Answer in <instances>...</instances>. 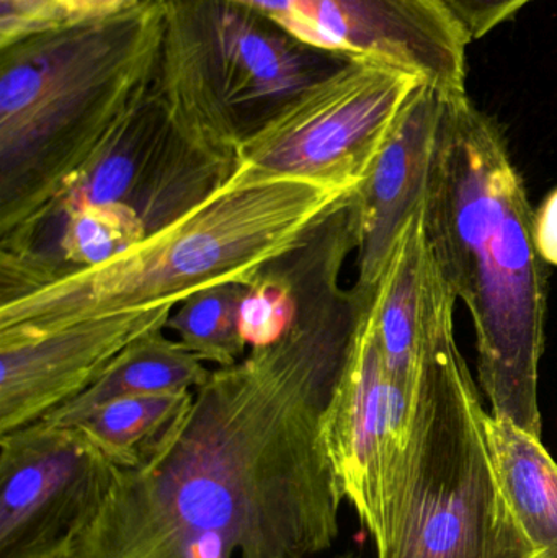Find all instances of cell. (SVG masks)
Wrapping results in <instances>:
<instances>
[{
	"label": "cell",
	"instance_id": "obj_1",
	"mask_svg": "<svg viewBox=\"0 0 557 558\" xmlns=\"http://www.w3.org/2000/svg\"><path fill=\"white\" fill-rule=\"evenodd\" d=\"M356 327L336 286L301 292L294 327L211 371L156 454L118 471L49 558H314L343 498L323 413Z\"/></svg>",
	"mask_w": 557,
	"mask_h": 558
},
{
	"label": "cell",
	"instance_id": "obj_2",
	"mask_svg": "<svg viewBox=\"0 0 557 558\" xmlns=\"http://www.w3.org/2000/svg\"><path fill=\"white\" fill-rule=\"evenodd\" d=\"M353 195L238 163L208 195L108 264L52 267L36 254L3 260L0 341L173 308L219 284H251L304 247Z\"/></svg>",
	"mask_w": 557,
	"mask_h": 558
},
{
	"label": "cell",
	"instance_id": "obj_3",
	"mask_svg": "<svg viewBox=\"0 0 557 558\" xmlns=\"http://www.w3.org/2000/svg\"><path fill=\"white\" fill-rule=\"evenodd\" d=\"M422 213L438 265L473 317L493 415L542 438L548 284L535 213L502 133L467 90L445 97Z\"/></svg>",
	"mask_w": 557,
	"mask_h": 558
},
{
	"label": "cell",
	"instance_id": "obj_4",
	"mask_svg": "<svg viewBox=\"0 0 557 558\" xmlns=\"http://www.w3.org/2000/svg\"><path fill=\"white\" fill-rule=\"evenodd\" d=\"M166 0L0 46L2 252L32 251L88 154L156 78Z\"/></svg>",
	"mask_w": 557,
	"mask_h": 558
},
{
	"label": "cell",
	"instance_id": "obj_5",
	"mask_svg": "<svg viewBox=\"0 0 557 558\" xmlns=\"http://www.w3.org/2000/svg\"><path fill=\"white\" fill-rule=\"evenodd\" d=\"M448 305L422 356L401 485L378 558H530L535 549L504 497L487 412L455 340Z\"/></svg>",
	"mask_w": 557,
	"mask_h": 558
},
{
	"label": "cell",
	"instance_id": "obj_6",
	"mask_svg": "<svg viewBox=\"0 0 557 558\" xmlns=\"http://www.w3.org/2000/svg\"><path fill=\"white\" fill-rule=\"evenodd\" d=\"M352 61L231 0H166L154 88L180 140L225 179L244 137Z\"/></svg>",
	"mask_w": 557,
	"mask_h": 558
},
{
	"label": "cell",
	"instance_id": "obj_7",
	"mask_svg": "<svg viewBox=\"0 0 557 558\" xmlns=\"http://www.w3.org/2000/svg\"><path fill=\"white\" fill-rule=\"evenodd\" d=\"M419 84L405 72L356 59L244 137L238 163L353 195Z\"/></svg>",
	"mask_w": 557,
	"mask_h": 558
},
{
	"label": "cell",
	"instance_id": "obj_8",
	"mask_svg": "<svg viewBox=\"0 0 557 558\" xmlns=\"http://www.w3.org/2000/svg\"><path fill=\"white\" fill-rule=\"evenodd\" d=\"M375 298V295H373ZM365 305L323 413V439L343 498L378 541L401 485L415 392L389 374Z\"/></svg>",
	"mask_w": 557,
	"mask_h": 558
},
{
	"label": "cell",
	"instance_id": "obj_9",
	"mask_svg": "<svg viewBox=\"0 0 557 558\" xmlns=\"http://www.w3.org/2000/svg\"><path fill=\"white\" fill-rule=\"evenodd\" d=\"M326 51L467 90V36L440 0H231Z\"/></svg>",
	"mask_w": 557,
	"mask_h": 558
},
{
	"label": "cell",
	"instance_id": "obj_10",
	"mask_svg": "<svg viewBox=\"0 0 557 558\" xmlns=\"http://www.w3.org/2000/svg\"><path fill=\"white\" fill-rule=\"evenodd\" d=\"M120 469L75 429L35 422L0 435V558H49Z\"/></svg>",
	"mask_w": 557,
	"mask_h": 558
},
{
	"label": "cell",
	"instance_id": "obj_11",
	"mask_svg": "<svg viewBox=\"0 0 557 558\" xmlns=\"http://www.w3.org/2000/svg\"><path fill=\"white\" fill-rule=\"evenodd\" d=\"M172 312L108 315L45 337L0 341V435L38 422L87 390L130 344L166 328Z\"/></svg>",
	"mask_w": 557,
	"mask_h": 558
},
{
	"label": "cell",
	"instance_id": "obj_12",
	"mask_svg": "<svg viewBox=\"0 0 557 558\" xmlns=\"http://www.w3.org/2000/svg\"><path fill=\"white\" fill-rule=\"evenodd\" d=\"M447 92L424 82L415 85L353 195L359 235L355 289L363 294H375L399 238L424 203Z\"/></svg>",
	"mask_w": 557,
	"mask_h": 558
},
{
	"label": "cell",
	"instance_id": "obj_13",
	"mask_svg": "<svg viewBox=\"0 0 557 558\" xmlns=\"http://www.w3.org/2000/svg\"><path fill=\"white\" fill-rule=\"evenodd\" d=\"M457 299L435 257L421 206L399 238L372 304L386 367L411 392L417 390L432 330Z\"/></svg>",
	"mask_w": 557,
	"mask_h": 558
},
{
	"label": "cell",
	"instance_id": "obj_14",
	"mask_svg": "<svg viewBox=\"0 0 557 558\" xmlns=\"http://www.w3.org/2000/svg\"><path fill=\"white\" fill-rule=\"evenodd\" d=\"M164 330L159 328L134 341L97 383L38 422L51 428H74L111 400L195 390L202 386L211 371L179 341L166 337Z\"/></svg>",
	"mask_w": 557,
	"mask_h": 558
},
{
	"label": "cell",
	"instance_id": "obj_15",
	"mask_svg": "<svg viewBox=\"0 0 557 558\" xmlns=\"http://www.w3.org/2000/svg\"><path fill=\"white\" fill-rule=\"evenodd\" d=\"M486 436L504 497L535 553L557 558V464L542 438L486 416Z\"/></svg>",
	"mask_w": 557,
	"mask_h": 558
},
{
	"label": "cell",
	"instance_id": "obj_16",
	"mask_svg": "<svg viewBox=\"0 0 557 558\" xmlns=\"http://www.w3.org/2000/svg\"><path fill=\"white\" fill-rule=\"evenodd\" d=\"M195 390L121 397L105 403L74 428L121 471L146 464L162 446Z\"/></svg>",
	"mask_w": 557,
	"mask_h": 558
},
{
	"label": "cell",
	"instance_id": "obj_17",
	"mask_svg": "<svg viewBox=\"0 0 557 558\" xmlns=\"http://www.w3.org/2000/svg\"><path fill=\"white\" fill-rule=\"evenodd\" d=\"M247 286L229 282L195 292L170 314L166 330L198 360L219 367L239 363L247 348L239 330V307Z\"/></svg>",
	"mask_w": 557,
	"mask_h": 558
},
{
	"label": "cell",
	"instance_id": "obj_18",
	"mask_svg": "<svg viewBox=\"0 0 557 558\" xmlns=\"http://www.w3.org/2000/svg\"><path fill=\"white\" fill-rule=\"evenodd\" d=\"M147 234L146 222L128 203L85 206L65 216L62 257L75 268L98 267L126 254Z\"/></svg>",
	"mask_w": 557,
	"mask_h": 558
},
{
	"label": "cell",
	"instance_id": "obj_19",
	"mask_svg": "<svg viewBox=\"0 0 557 558\" xmlns=\"http://www.w3.org/2000/svg\"><path fill=\"white\" fill-rule=\"evenodd\" d=\"M290 270L277 262L245 289L239 307V330L252 350L280 341L296 324L301 311L300 282L294 254Z\"/></svg>",
	"mask_w": 557,
	"mask_h": 558
},
{
	"label": "cell",
	"instance_id": "obj_20",
	"mask_svg": "<svg viewBox=\"0 0 557 558\" xmlns=\"http://www.w3.org/2000/svg\"><path fill=\"white\" fill-rule=\"evenodd\" d=\"M468 41L484 38L532 0H440Z\"/></svg>",
	"mask_w": 557,
	"mask_h": 558
},
{
	"label": "cell",
	"instance_id": "obj_21",
	"mask_svg": "<svg viewBox=\"0 0 557 558\" xmlns=\"http://www.w3.org/2000/svg\"><path fill=\"white\" fill-rule=\"evenodd\" d=\"M533 234L540 257L545 264L557 267V189L535 213Z\"/></svg>",
	"mask_w": 557,
	"mask_h": 558
},
{
	"label": "cell",
	"instance_id": "obj_22",
	"mask_svg": "<svg viewBox=\"0 0 557 558\" xmlns=\"http://www.w3.org/2000/svg\"><path fill=\"white\" fill-rule=\"evenodd\" d=\"M337 558H355V556H353L352 553H347V554H343V556H339Z\"/></svg>",
	"mask_w": 557,
	"mask_h": 558
},
{
	"label": "cell",
	"instance_id": "obj_23",
	"mask_svg": "<svg viewBox=\"0 0 557 558\" xmlns=\"http://www.w3.org/2000/svg\"><path fill=\"white\" fill-rule=\"evenodd\" d=\"M530 558H548V557H546L545 554L536 553L535 556L530 557Z\"/></svg>",
	"mask_w": 557,
	"mask_h": 558
}]
</instances>
